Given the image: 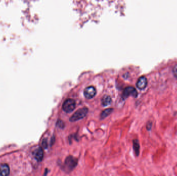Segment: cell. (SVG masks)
Segmentation results:
<instances>
[{
    "instance_id": "obj_1",
    "label": "cell",
    "mask_w": 177,
    "mask_h": 176,
    "mask_svg": "<svg viewBox=\"0 0 177 176\" xmlns=\"http://www.w3.org/2000/svg\"><path fill=\"white\" fill-rule=\"evenodd\" d=\"M78 163V160L77 158L72 156H68L66 158L61 168L64 172L70 173L76 167Z\"/></svg>"
},
{
    "instance_id": "obj_2",
    "label": "cell",
    "mask_w": 177,
    "mask_h": 176,
    "mask_svg": "<svg viewBox=\"0 0 177 176\" xmlns=\"http://www.w3.org/2000/svg\"><path fill=\"white\" fill-rule=\"evenodd\" d=\"M88 113V108H83L79 109L73 114L70 118L71 122H76L84 118Z\"/></svg>"
},
{
    "instance_id": "obj_3",
    "label": "cell",
    "mask_w": 177,
    "mask_h": 176,
    "mask_svg": "<svg viewBox=\"0 0 177 176\" xmlns=\"http://www.w3.org/2000/svg\"><path fill=\"white\" fill-rule=\"evenodd\" d=\"M76 105V103L74 100L68 99L64 102L62 105V108L65 112L70 113L72 112L75 109Z\"/></svg>"
},
{
    "instance_id": "obj_4",
    "label": "cell",
    "mask_w": 177,
    "mask_h": 176,
    "mask_svg": "<svg viewBox=\"0 0 177 176\" xmlns=\"http://www.w3.org/2000/svg\"><path fill=\"white\" fill-rule=\"evenodd\" d=\"M138 92L134 87L132 86H128L124 89L123 92V98L125 99L129 96H133L134 97H137Z\"/></svg>"
},
{
    "instance_id": "obj_5",
    "label": "cell",
    "mask_w": 177,
    "mask_h": 176,
    "mask_svg": "<svg viewBox=\"0 0 177 176\" xmlns=\"http://www.w3.org/2000/svg\"><path fill=\"white\" fill-rule=\"evenodd\" d=\"M96 90L95 88L92 86H90L85 88L84 91V94L86 98L88 99H91L95 96Z\"/></svg>"
},
{
    "instance_id": "obj_6",
    "label": "cell",
    "mask_w": 177,
    "mask_h": 176,
    "mask_svg": "<svg viewBox=\"0 0 177 176\" xmlns=\"http://www.w3.org/2000/svg\"><path fill=\"white\" fill-rule=\"evenodd\" d=\"M148 84V81L146 78L142 76L139 78L137 82V87L139 89L142 90L144 89L146 87Z\"/></svg>"
},
{
    "instance_id": "obj_7",
    "label": "cell",
    "mask_w": 177,
    "mask_h": 176,
    "mask_svg": "<svg viewBox=\"0 0 177 176\" xmlns=\"http://www.w3.org/2000/svg\"><path fill=\"white\" fill-rule=\"evenodd\" d=\"M34 156L36 160L38 162H41L44 159V151L42 147L38 148L34 153Z\"/></svg>"
},
{
    "instance_id": "obj_8",
    "label": "cell",
    "mask_w": 177,
    "mask_h": 176,
    "mask_svg": "<svg viewBox=\"0 0 177 176\" xmlns=\"http://www.w3.org/2000/svg\"><path fill=\"white\" fill-rule=\"evenodd\" d=\"M10 173V167L7 164H2L0 165V176H8Z\"/></svg>"
},
{
    "instance_id": "obj_9",
    "label": "cell",
    "mask_w": 177,
    "mask_h": 176,
    "mask_svg": "<svg viewBox=\"0 0 177 176\" xmlns=\"http://www.w3.org/2000/svg\"><path fill=\"white\" fill-rule=\"evenodd\" d=\"M133 148L136 156H138L140 154V144L139 140L135 139L133 140Z\"/></svg>"
},
{
    "instance_id": "obj_10",
    "label": "cell",
    "mask_w": 177,
    "mask_h": 176,
    "mask_svg": "<svg viewBox=\"0 0 177 176\" xmlns=\"http://www.w3.org/2000/svg\"><path fill=\"white\" fill-rule=\"evenodd\" d=\"M114 111V109L112 108H107L106 109L101 113V115H100V119L101 120L104 119L105 118H106L109 115H110V114L113 113Z\"/></svg>"
},
{
    "instance_id": "obj_11",
    "label": "cell",
    "mask_w": 177,
    "mask_h": 176,
    "mask_svg": "<svg viewBox=\"0 0 177 176\" xmlns=\"http://www.w3.org/2000/svg\"><path fill=\"white\" fill-rule=\"evenodd\" d=\"M102 104L104 107L109 105L111 102V98L109 96L105 95L102 99Z\"/></svg>"
},
{
    "instance_id": "obj_12",
    "label": "cell",
    "mask_w": 177,
    "mask_h": 176,
    "mask_svg": "<svg viewBox=\"0 0 177 176\" xmlns=\"http://www.w3.org/2000/svg\"><path fill=\"white\" fill-rule=\"evenodd\" d=\"M56 127H58L60 129H64L65 127V124L63 121L61 119H58L56 122Z\"/></svg>"
},
{
    "instance_id": "obj_13",
    "label": "cell",
    "mask_w": 177,
    "mask_h": 176,
    "mask_svg": "<svg viewBox=\"0 0 177 176\" xmlns=\"http://www.w3.org/2000/svg\"><path fill=\"white\" fill-rule=\"evenodd\" d=\"M72 138H74L75 140H77V141H78V140H79V137H78V135L77 134H72V135H70V136H69V137H68L69 142H71V139H72Z\"/></svg>"
},
{
    "instance_id": "obj_14",
    "label": "cell",
    "mask_w": 177,
    "mask_h": 176,
    "mask_svg": "<svg viewBox=\"0 0 177 176\" xmlns=\"http://www.w3.org/2000/svg\"><path fill=\"white\" fill-rule=\"evenodd\" d=\"M42 147L45 149L48 148V142H47V139L46 138H44L42 140Z\"/></svg>"
},
{
    "instance_id": "obj_15",
    "label": "cell",
    "mask_w": 177,
    "mask_h": 176,
    "mask_svg": "<svg viewBox=\"0 0 177 176\" xmlns=\"http://www.w3.org/2000/svg\"><path fill=\"white\" fill-rule=\"evenodd\" d=\"M152 123L151 122L149 121V122H148L147 125H146V129L148 131H150L152 129Z\"/></svg>"
},
{
    "instance_id": "obj_16",
    "label": "cell",
    "mask_w": 177,
    "mask_h": 176,
    "mask_svg": "<svg viewBox=\"0 0 177 176\" xmlns=\"http://www.w3.org/2000/svg\"><path fill=\"white\" fill-rule=\"evenodd\" d=\"M55 137L54 135H53L52 136V137H51V140H50V146H52V145H54V144L55 143Z\"/></svg>"
},
{
    "instance_id": "obj_17",
    "label": "cell",
    "mask_w": 177,
    "mask_h": 176,
    "mask_svg": "<svg viewBox=\"0 0 177 176\" xmlns=\"http://www.w3.org/2000/svg\"><path fill=\"white\" fill-rule=\"evenodd\" d=\"M48 169H47V168H46L45 169V173L44 174V176H47V174H48Z\"/></svg>"
},
{
    "instance_id": "obj_18",
    "label": "cell",
    "mask_w": 177,
    "mask_h": 176,
    "mask_svg": "<svg viewBox=\"0 0 177 176\" xmlns=\"http://www.w3.org/2000/svg\"><path fill=\"white\" fill-rule=\"evenodd\" d=\"M175 76H176V77L177 78V69H175Z\"/></svg>"
}]
</instances>
